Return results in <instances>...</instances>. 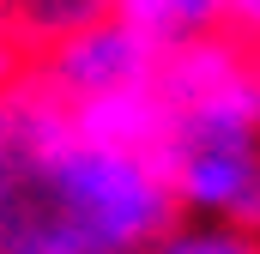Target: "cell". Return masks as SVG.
Returning <instances> with one entry per match:
<instances>
[{
	"label": "cell",
	"instance_id": "6da1fadb",
	"mask_svg": "<svg viewBox=\"0 0 260 254\" xmlns=\"http://www.w3.org/2000/svg\"><path fill=\"white\" fill-rule=\"evenodd\" d=\"M176 218L151 145L91 127L37 67L0 79V254H145Z\"/></svg>",
	"mask_w": 260,
	"mask_h": 254
},
{
	"label": "cell",
	"instance_id": "7a4b0ae2",
	"mask_svg": "<svg viewBox=\"0 0 260 254\" xmlns=\"http://www.w3.org/2000/svg\"><path fill=\"white\" fill-rule=\"evenodd\" d=\"M157 103L164 133H260V49L236 30L170 43L157 61Z\"/></svg>",
	"mask_w": 260,
	"mask_h": 254
},
{
	"label": "cell",
	"instance_id": "3957f363",
	"mask_svg": "<svg viewBox=\"0 0 260 254\" xmlns=\"http://www.w3.org/2000/svg\"><path fill=\"white\" fill-rule=\"evenodd\" d=\"M157 157L182 218L260 230V133H164Z\"/></svg>",
	"mask_w": 260,
	"mask_h": 254
},
{
	"label": "cell",
	"instance_id": "277c9868",
	"mask_svg": "<svg viewBox=\"0 0 260 254\" xmlns=\"http://www.w3.org/2000/svg\"><path fill=\"white\" fill-rule=\"evenodd\" d=\"M157 61H164V43H151L145 30H133L127 18L103 12L97 24H85L79 37H67L55 55H43L37 73L61 97H73V103H109V97L145 91L157 79Z\"/></svg>",
	"mask_w": 260,
	"mask_h": 254
},
{
	"label": "cell",
	"instance_id": "5b68a950",
	"mask_svg": "<svg viewBox=\"0 0 260 254\" xmlns=\"http://www.w3.org/2000/svg\"><path fill=\"white\" fill-rule=\"evenodd\" d=\"M103 12L109 0H0V79L55 55L67 37H79Z\"/></svg>",
	"mask_w": 260,
	"mask_h": 254
},
{
	"label": "cell",
	"instance_id": "8992f818",
	"mask_svg": "<svg viewBox=\"0 0 260 254\" xmlns=\"http://www.w3.org/2000/svg\"><path fill=\"white\" fill-rule=\"evenodd\" d=\"M109 12L170 49V43H188V37H206V30H224L230 0H109Z\"/></svg>",
	"mask_w": 260,
	"mask_h": 254
},
{
	"label": "cell",
	"instance_id": "52a82bcc",
	"mask_svg": "<svg viewBox=\"0 0 260 254\" xmlns=\"http://www.w3.org/2000/svg\"><path fill=\"white\" fill-rule=\"evenodd\" d=\"M145 254H260V230L218 224V218H176L164 236H151Z\"/></svg>",
	"mask_w": 260,
	"mask_h": 254
},
{
	"label": "cell",
	"instance_id": "ba28073f",
	"mask_svg": "<svg viewBox=\"0 0 260 254\" xmlns=\"http://www.w3.org/2000/svg\"><path fill=\"white\" fill-rule=\"evenodd\" d=\"M224 30H236L242 43H254V49H260V0H230Z\"/></svg>",
	"mask_w": 260,
	"mask_h": 254
}]
</instances>
